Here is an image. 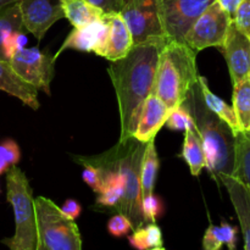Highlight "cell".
Listing matches in <instances>:
<instances>
[{
	"mask_svg": "<svg viewBox=\"0 0 250 250\" xmlns=\"http://www.w3.org/2000/svg\"><path fill=\"white\" fill-rule=\"evenodd\" d=\"M167 39H154L133 45L125 58L110 61L111 80L120 114V139L133 136L144 102L154 93L160 51Z\"/></svg>",
	"mask_w": 250,
	"mask_h": 250,
	"instance_id": "cell-1",
	"label": "cell"
},
{
	"mask_svg": "<svg viewBox=\"0 0 250 250\" xmlns=\"http://www.w3.org/2000/svg\"><path fill=\"white\" fill-rule=\"evenodd\" d=\"M146 144L134 137H129L119 141L112 148L99 155L73 156L80 165H90L102 171L117 172L126 178V190L115 210L126 215L134 229L146 224L141 212V165Z\"/></svg>",
	"mask_w": 250,
	"mask_h": 250,
	"instance_id": "cell-2",
	"label": "cell"
},
{
	"mask_svg": "<svg viewBox=\"0 0 250 250\" xmlns=\"http://www.w3.org/2000/svg\"><path fill=\"white\" fill-rule=\"evenodd\" d=\"M182 105L195 121L207 158L205 167L216 181L220 175H232L237 134L226 122L210 111L202 97L199 83L193 85Z\"/></svg>",
	"mask_w": 250,
	"mask_h": 250,
	"instance_id": "cell-3",
	"label": "cell"
},
{
	"mask_svg": "<svg viewBox=\"0 0 250 250\" xmlns=\"http://www.w3.org/2000/svg\"><path fill=\"white\" fill-rule=\"evenodd\" d=\"M197 54L185 42L167 41L161 49L154 94L172 111L182 105L193 85L197 84Z\"/></svg>",
	"mask_w": 250,
	"mask_h": 250,
	"instance_id": "cell-4",
	"label": "cell"
},
{
	"mask_svg": "<svg viewBox=\"0 0 250 250\" xmlns=\"http://www.w3.org/2000/svg\"><path fill=\"white\" fill-rule=\"evenodd\" d=\"M6 199L14 210L15 234L2 239L10 250H36L37 222L34 198L31 185L17 165L6 172Z\"/></svg>",
	"mask_w": 250,
	"mask_h": 250,
	"instance_id": "cell-5",
	"label": "cell"
},
{
	"mask_svg": "<svg viewBox=\"0 0 250 250\" xmlns=\"http://www.w3.org/2000/svg\"><path fill=\"white\" fill-rule=\"evenodd\" d=\"M37 222L36 250H82L77 224L62 214L60 207L45 197L34 199Z\"/></svg>",
	"mask_w": 250,
	"mask_h": 250,
	"instance_id": "cell-6",
	"label": "cell"
},
{
	"mask_svg": "<svg viewBox=\"0 0 250 250\" xmlns=\"http://www.w3.org/2000/svg\"><path fill=\"white\" fill-rule=\"evenodd\" d=\"M231 23V15L214 1L193 22L183 42L197 53L208 48L221 49Z\"/></svg>",
	"mask_w": 250,
	"mask_h": 250,
	"instance_id": "cell-7",
	"label": "cell"
},
{
	"mask_svg": "<svg viewBox=\"0 0 250 250\" xmlns=\"http://www.w3.org/2000/svg\"><path fill=\"white\" fill-rule=\"evenodd\" d=\"M120 14L131 31L133 45L166 39L156 0H122Z\"/></svg>",
	"mask_w": 250,
	"mask_h": 250,
	"instance_id": "cell-8",
	"label": "cell"
},
{
	"mask_svg": "<svg viewBox=\"0 0 250 250\" xmlns=\"http://www.w3.org/2000/svg\"><path fill=\"white\" fill-rule=\"evenodd\" d=\"M216 0H156L167 41L183 42L193 22Z\"/></svg>",
	"mask_w": 250,
	"mask_h": 250,
	"instance_id": "cell-9",
	"label": "cell"
},
{
	"mask_svg": "<svg viewBox=\"0 0 250 250\" xmlns=\"http://www.w3.org/2000/svg\"><path fill=\"white\" fill-rule=\"evenodd\" d=\"M55 61V56L43 53L38 48H23L10 59V65L24 82L50 95Z\"/></svg>",
	"mask_w": 250,
	"mask_h": 250,
	"instance_id": "cell-10",
	"label": "cell"
},
{
	"mask_svg": "<svg viewBox=\"0 0 250 250\" xmlns=\"http://www.w3.org/2000/svg\"><path fill=\"white\" fill-rule=\"evenodd\" d=\"M23 28L42 41L51 26L65 19L60 0H20Z\"/></svg>",
	"mask_w": 250,
	"mask_h": 250,
	"instance_id": "cell-11",
	"label": "cell"
},
{
	"mask_svg": "<svg viewBox=\"0 0 250 250\" xmlns=\"http://www.w3.org/2000/svg\"><path fill=\"white\" fill-rule=\"evenodd\" d=\"M232 85L250 77V39L232 23L222 45Z\"/></svg>",
	"mask_w": 250,
	"mask_h": 250,
	"instance_id": "cell-12",
	"label": "cell"
},
{
	"mask_svg": "<svg viewBox=\"0 0 250 250\" xmlns=\"http://www.w3.org/2000/svg\"><path fill=\"white\" fill-rule=\"evenodd\" d=\"M107 36V23L104 17L89 22L83 26L73 27L71 33L62 43L61 48L55 54V59L59 58L62 51L72 49L78 51H93L98 56L103 55L105 41Z\"/></svg>",
	"mask_w": 250,
	"mask_h": 250,
	"instance_id": "cell-13",
	"label": "cell"
},
{
	"mask_svg": "<svg viewBox=\"0 0 250 250\" xmlns=\"http://www.w3.org/2000/svg\"><path fill=\"white\" fill-rule=\"evenodd\" d=\"M171 112L172 110L168 109L167 105L158 95L151 93L144 102L132 137L142 143H148L151 139H155L159 131L165 126L166 120Z\"/></svg>",
	"mask_w": 250,
	"mask_h": 250,
	"instance_id": "cell-14",
	"label": "cell"
},
{
	"mask_svg": "<svg viewBox=\"0 0 250 250\" xmlns=\"http://www.w3.org/2000/svg\"><path fill=\"white\" fill-rule=\"evenodd\" d=\"M103 17L107 23V36L102 58L109 61L120 60L133 48L131 31L120 12H109Z\"/></svg>",
	"mask_w": 250,
	"mask_h": 250,
	"instance_id": "cell-15",
	"label": "cell"
},
{
	"mask_svg": "<svg viewBox=\"0 0 250 250\" xmlns=\"http://www.w3.org/2000/svg\"><path fill=\"white\" fill-rule=\"evenodd\" d=\"M217 181L227 189L238 217L244 238V250H250V190L231 175H220Z\"/></svg>",
	"mask_w": 250,
	"mask_h": 250,
	"instance_id": "cell-16",
	"label": "cell"
},
{
	"mask_svg": "<svg viewBox=\"0 0 250 250\" xmlns=\"http://www.w3.org/2000/svg\"><path fill=\"white\" fill-rule=\"evenodd\" d=\"M0 90L17 98L31 109H39L38 89L24 82L11 67L10 61L2 59H0Z\"/></svg>",
	"mask_w": 250,
	"mask_h": 250,
	"instance_id": "cell-17",
	"label": "cell"
},
{
	"mask_svg": "<svg viewBox=\"0 0 250 250\" xmlns=\"http://www.w3.org/2000/svg\"><path fill=\"white\" fill-rule=\"evenodd\" d=\"M126 185L127 180L120 173L102 171V185H100L98 198L95 200L97 207L115 209L124 197Z\"/></svg>",
	"mask_w": 250,
	"mask_h": 250,
	"instance_id": "cell-18",
	"label": "cell"
},
{
	"mask_svg": "<svg viewBox=\"0 0 250 250\" xmlns=\"http://www.w3.org/2000/svg\"><path fill=\"white\" fill-rule=\"evenodd\" d=\"M238 229L226 221L220 226L210 224L203 237V250H221L224 246L229 250H237Z\"/></svg>",
	"mask_w": 250,
	"mask_h": 250,
	"instance_id": "cell-19",
	"label": "cell"
},
{
	"mask_svg": "<svg viewBox=\"0 0 250 250\" xmlns=\"http://www.w3.org/2000/svg\"><path fill=\"white\" fill-rule=\"evenodd\" d=\"M198 83H199L200 93H202L203 99H204L205 104L209 107L210 111H212L215 115H217L222 121H225L229 127H231L232 131H233L234 133L238 134L239 127L233 107H232L231 105L227 104V103L225 102V100H222L221 98L217 97V95L210 89L207 78L199 75Z\"/></svg>",
	"mask_w": 250,
	"mask_h": 250,
	"instance_id": "cell-20",
	"label": "cell"
},
{
	"mask_svg": "<svg viewBox=\"0 0 250 250\" xmlns=\"http://www.w3.org/2000/svg\"><path fill=\"white\" fill-rule=\"evenodd\" d=\"M158 150H156L155 139H151L146 144L143 159L141 165V199L153 194L155 188L156 177L159 172Z\"/></svg>",
	"mask_w": 250,
	"mask_h": 250,
	"instance_id": "cell-21",
	"label": "cell"
},
{
	"mask_svg": "<svg viewBox=\"0 0 250 250\" xmlns=\"http://www.w3.org/2000/svg\"><path fill=\"white\" fill-rule=\"evenodd\" d=\"M181 156L185 159L193 176H199L203 168L207 166L204 146L202 139L195 129H186Z\"/></svg>",
	"mask_w": 250,
	"mask_h": 250,
	"instance_id": "cell-22",
	"label": "cell"
},
{
	"mask_svg": "<svg viewBox=\"0 0 250 250\" xmlns=\"http://www.w3.org/2000/svg\"><path fill=\"white\" fill-rule=\"evenodd\" d=\"M63 15L73 27L83 26L102 19L104 12L88 0H60Z\"/></svg>",
	"mask_w": 250,
	"mask_h": 250,
	"instance_id": "cell-23",
	"label": "cell"
},
{
	"mask_svg": "<svg viewBox=\"0 0 250 250\" xmlns=\"http://www.w3.org/2000/svg\"><path fill=\"white\" fill-rule=\"evenodd\" d=\"M232 107L238 122L239 133L250 134V77L233 85Z\"/></svg>",
	"mask_w": 250,
	"mask_h": 250,
	"instance_id": "cell-24",
	"label": "cell"
},
{
	"mask_svg": "<svg viewBox=\"0 0 250 250\" xmlns=\"http://www.w3.org/2000/svg\"><path fill=\"white\" fill-rule=\"evenodd\" d=\"M233 176L250 190V134L238 133L234 148Z\"/></svg>",
	"mask_w": 250,
	"mask_h": 250,
	"instance_id": "cell-25",
	"label": "cell"
},
{
	"mask_svg": "<svg viewBox=\"0 0 250 250\" xmlns=\"http://www.w3.org/2000/svg\"><path fill=\"white\" fill-rule=\"evenodd\" d=\"M129 246L136 250H148L164 244L161 229L154 222L139 226L128 237Z\"/></svg>",
	"mask_w": 250,
	"mask_h": 250,
	"instance_id": "cell-26",
	"label": "cell"
},
{
	"mask_svg": "<svg viewBox=\"0 0 250 250\" xmlns=\"http://www.w3.org/2000/svg\"><path fill=\"white\" fill-rule=\"evenodd\" d=\"M19 29H24L19 2L7 5V6L0 9V59L2 60H5L4 53H2L4 39L6 38L10 32L19 31Z\"/></svg>",
	"mask_w": 250,
	"mask_h": 250,
	"instance_id": "cell-27",
	"label": "cell"
},
{
	"mask_svg": "<svg viewBox=\"0 0 250 250\" xmlns=\"http://www.w3.org/2000/svg\"><path fill=\"white\" fill-rule=\"evenodd\" d=\"M165 126L167 128L173 129V131H186V129H195L197 131L194 119L183 105H181L171 112L170 116L166 120Z\"/></svg>",
	"mask_w": 250,
	"mask_h": 250,
	"instance_id": "cell-28",
	"label": "cell"
},
{
	"mask_svg": "<svg viewBox=\"0 0 250 250\" xmlns=\"http://www.w3.org/2000/svg\"><path fill=\"white\" fill-rule=\"evenodd\" d=\"M141 212L144 222H154L156 224L159 217L164 214V203L163 200L155 194H150L141 199Z\"/></svg>",
	"mask_w": 250,
	"mask_h": 250,
	"instance_id": "cell-29",
	"label": "cell"
},
{
	"mask_svg": "<svg viewBox=\"0 0 250 250\" xmlns=\"http://www.w3.org/2000/svg\"><path fill=\"white\" fill-rule=\"evenodd\" d=\"M24 29H19V31H12L7 34L6 38L2 43V53H4L5 60L10 61V59L17 53L22 50L28 43L26 34L23 33Z\"/></svg>",
	"mask_w": 250,
	"mask_h": 250,
	"instance_id": "cell-30",
	"label": "cell"
},
{
	"mask_svg": "<svg viewBox=\"0 0 250 250\" xmlns=\"http://www.w3.org/2000/svg\"><path fill=\"white\" fill-rule=\"evenodd\" d=\"M134 229L133 224L131 220L124 214H115L111 219L107 221V232L115 238H121L127 236L129 232Z\"/></svg>",
	"mask_w": 250,
	"mask_h": 250,
	"instance_id": "cell-31",
	"label": "cell"
},
{
	"mask_svg": "<svg viewBox=\"0 0 250 250\" xmlns=\"http://www.w3.org/2000/svg\"><path fill=\"white\" fill-rule=\"evenodd\" d=\"M233 23L250 39V0H243L234 12Z\"/></svg>",
	"mask_w": 250,
	"mask_h": 250,
	"instance_id": "cell-32",
	"label": "cell"
},
{
	"mask_svg": "<svg viewBox=\"0 0 250 250\" xmlns=\"http://www.w3.org/2000/svg\"><path fill=\"white\" fill-rule=\"evenodd\" d=\"M0 159L10 166H15L20 163L21 159V150L20 146L14 139H4L0 142Z\"/></svg>",
	"mask_w": 250,
	"mask_h": 250,
	"instance_id": "cell-33",
	"label": "cell"
},
{
	"mask_svg": "<svg viewBox=\"0 0 250 250\" xmlns=\"http://www.w3.org/2000/svg\"><path fill=\"white\" fill-rule=\"evenodd\" d=\"M84 170H83L82 178L95 193L99 192L100 185H102V171L98 167L90 165H84L83 166Z\"/></svg>",
	"mask_w": 250,
	"mask_h": 250,
	"instance_id": "cell-34",
	"label": "cell"
},
{
	"mask_svg": "<svg viewBox=\"0 0 250 250\" xmlns=\"http://www.w3.org/2000/svg\"><path fill=\"white\" fill-rule=\"evenodd\" d=\"M60 209L65 216L73 220V221H76V219H78L81 212H82V207H81L80 203L75 199L65 200V203H63L62 207H61Z\"/></svg>",
	"mask_w": 250,
	"mask_h": 250,
	"instance_id": "cell-35",
	"label": "cell"
},
{
	"mask_svg": "<svg viewBox=\"0 0 250 250\" xmlns=\"http://www.w3.org/2000/svg\"><path fill=\"white\" fill-rule=\"evenodd\" d=\"M95 7L102 10L104 14L109 12H120L122 5V0H88Z\"/></svg>",
	"mask_w": 250,
	"mask_h": 250,
	"instance_id": "cell-36",
	"label": "cell"
},
{
	"mask_svg": "<svg viewBox=\"0 0 250 250\" xmlns=\"http://www.w3.org/2000/svg\"><path fill=\"white\" fill-rule=\"evenodd\" d=\"M216 1L219 2V4L221 5V6L224 7V9L226 10V11L229 12L232 17H233L237 7H238V5L241 4L243 0H216Z\"/></svg>",
	"mask_w": 250,
	"mask_h": 250,
	"instance_id": "cell-37",
	"label": "cell"
},
{
	"mask_svg": "<svg viewBox=\"0 0 250 250\" xmlns=\"http://www.w3.org/2000/svg\"><path fill=\"white\" fill-rule=\"evenodd\" d=\"M10 167H11V166H10L9 164L5 163L4 160H1V159H0V175H2V173H6L7 171H9Z\"/></svg>",
	"mask_w": 250,
	"mask_h": 250,
	"instance_id": "cell-38",
	"label": "cell"
},
{
	"mask_svg": "<svg viewBox=\"0 0 250 250\" xmlns=\"http://www.w3.org/2000/svg\"><path fill=\"white\" fill-rule=\"evenodd\" d=\"M20 0H0V9L7 6V5L15 4V2H19Z\"/></svg>",
	"mask_w": 250,
	"mask_h": 250,
	"instance_id": "cell-39",
	"label": "cell"
},
{
	"mask_svg": "<svg viewBox=\"0 0 250 250\" xmlns=\"http://www.w3.org/2000/svg\"><path fill=\"white\" fill-rule=\"evenodd\" d=\"M148 250H166V249L164 248L163 246H161V247H155V248H151V249H148Z\"/></svg>",
	"mask_w": 250,
	"mask_h": 250,
	"instance_id": "cell-40",
	"label": "cell"
}]
</instances>
